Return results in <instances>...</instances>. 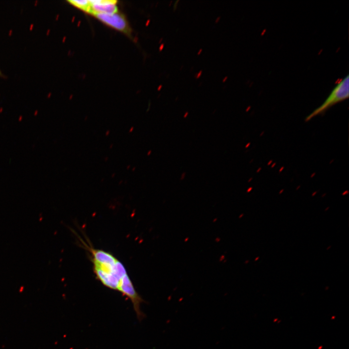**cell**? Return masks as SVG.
I'll return each instance as SVG.
<instances>
[{"mask_svg":"<svg viewBox=\"0 0 349 349\" xmlns=\"http://www.w3.org/2000/svg\"><path fill=\"white\" fill-rule=\"evenodd\" d=\"M84 245L90 253L96 279L106 287L127 297L131 301L138 318L142 319L143 314L140 306L143 300L136 291L124 265L110 252L86 244Z\"/></svg>","mask_w":349,"mask_h":349,"instance_id":"obj_1","label":"cell"},{"mask_svg":"<svg viewBox=\"0 0 349 349\" xmlns=\"http://www.w3.org/2000/svg\"><path fill=\"white\" fill-rule=\"evenodd\" d=\"M349 96V76L347 75L336 84L324 102L308 115L305 120L309 121L317 115L322 114L333 105L348 98Z\"/></svg>","mask_w":349,"mask_h":349,"instance_id":"obj_2","label":"cell"},{"mask_svg":"<svg viewBox=\"0 0 349 349\" xmlns=\"http://www.w3.org/2000/svg\"><path fill=\"white\" fill-rule=\"evenodd\" d=\"M101 22L118 31L127 32V23L124 16L117 13L107 14H96L93 15Z\"/></svg>","mask_w":349,"mask_h":349,"instance_id":"obj_3","label":"cell"},{"mask_svg":"<svg viewBox=\"0 0 349 349\" xmlns=\"http://www.w3.org/2000/svg\"><path fill=\"white\" fill-rule=\"evenodd\" d=\"M89 1L91 7L89 13L93 15L99 13L111 14L118 12L116 0H91Z\"/></svg>","mask_w":349,"mask_h":349,"instance_id":"obj_4","label":"cell"},{"mask_svg":"<svg viewBox=\"0 0 349 349\" xmlns=\"http://www.w3.org/2000/svg\"><path fill=\"white\" fill-rule=\"evenodd\" d=\"M68 2L75 7H76L86 12H89L91 4L89 0H70Z\"/></svg>","mask_w":349,"mask_h":349,"instance_id":"obj_5","label":"cell"},{"mask_svg":"<svg viewBox=\"0 0 349 349\" xmlns=\"http://www.w3.org/2000/svg\"><path fill=\"white\" fill-rule=\"evenodd\" d=\"M0 76H2V74L0 70Z\"/></svg>","mask_w":349,"mask_h":349,"instance_id":"obj_6","label":"cell"}]
</instances>
